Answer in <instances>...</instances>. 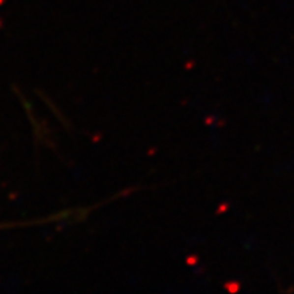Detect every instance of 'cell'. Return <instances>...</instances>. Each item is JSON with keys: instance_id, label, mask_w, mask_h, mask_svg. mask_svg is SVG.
Segmentation results:
<instances>
[]
</instances>
